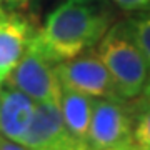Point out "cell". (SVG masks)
<instances>
[{
	"label": "cell",
	"instance_id": "cell-7",
	"mask_svg": "<svg viewBox=\"0 0 150 150\" xmlns=\"http://www.w3.org/2000/svg\"><path fill=\"white\" fill-rule=\"evenodd\" d=\"M35 32L30 20L22 13L5 12L0 17V87L22 60Z\"/></svg>",
	"mask_w": 150,
	"mask_h": 150
},
{
	"label": "cell",
	"instance_id": "cell-10",
	"mask_svg": "<svg viewBox=\"0 0 150 150\" xmlns=\"http://www.w3.org/2000/svg\"><path fill=\"white\" fill-rule=\"evenodd\" d=\"M130 103L134 113V149L150 150V95H140Z\"/></svg>",
	"mask_w": 150,
	"mask_h": 150
},
{
	"label": "cell",
	"instance_id": "cell-17",
	"mask_svg": "<svg viewBox=\"0 0 150 150\" xmlns=\"http://www.w3.org/2000/svg\"><path fill=\"white\" fill-rule=\"evenodd\" d=\"M134 150H137V149H134Z\"/></svg>",
	"mask_w": 150,
	"mask_h": 150
},
{
	"label": "cell",
	"instance_id": "cell-6",
	"mask_svg": "<svg viewBox=\"0 0 150 150\" xmlns=\"http://www.w3.org/2000/svg\"><path fill=\"white\" fill-rule=\"evenodd\" d=\"M20 144L30 150H83L65 125L60 100L35 105L32 123Z\"/></svg>",
	"mask_w": 150,
	"mask_h": 150
},
{
	"label": "cell",
	"instance_id": "cell-14",
	"mask_svg": "<svg viewBox=\"0 0 150 150\" xmlns=\"http://www.w3.org/2000/svg\"><path fill=\"white\" fill-rule=\"evenodd\" d=\"M28 0H0V4L4 7H8V8H18V7L25 5Z\"/></svg>",
	"mask_w": 150,
	"mask_h": 150
},
{
	"label": "cell",
	"instance_id": "cell-15",
	"mask_svg": "<svg viewBox=\"0 0 150 150\" xmlns=\"http://www.w3.org/2000/svg\"><path fill=\"white\" fill-rule=\"evenodd\" d=\"M142 95H150V77H149V80H147V83H145V88H144Z\"/></svg>",
	"mask_w": 150,
	"mask_h": 150
},
{
	"label": "cell",
	"instance_id": "cell-5",
	"mask_svg": "<svg viewBox=\"0 0 150 150\" xmlns=\"http://www.w3.org/2000/svg\"><path fill=\"white\" fill-rule=\"evenodd\" d=\"M55 74L64 88L97 98L118 97L107 65L103 64L98 52L93 48L74 59L59 62L55 65Z\"/></svg>",
	"mask_w": 150,
	"mask_h": 150
},
{
	"label": "cell",
	"instance_id": "cell-12",
	"mask_svg": "<svg viewBox=\"0 0 150 150\" xmlns=\"http://www.w3.org/2000/svg\"><path fill=\"white\" fill-rule=\"evenodd\" d=\"M125 12H147L150 10V0H112Z\"/></svg>",
	"mask_w": 150,
	"mask_h": 150
},
{
	"label": "cell",
	"instance_id": "cell-3",
	"mask_svg": "<svg viewBox=\"0 0 150 150\" xmlns=\"http://www.w3.org/2000/svg\"><path fill=\"white\" fill-rule=\"evenodd\" d=\"M88 150H134L130 100L95 98L88 129Z\"/></svg>",
	"mask_w": 150,
	"mask_h": 150
},
{
	"label": "cell",
	"instance_id": "cell-8",
	"mask_svg": "<svg viewBox=\"0 0 150 150\" xmlns=\"http://www.w3.org/2000/svg\"><path fill=\"white\" fill-rule=\"evenodd\" d=\"M35 112V100L13 87H0V134L20 144Z\"/></svg>",
	"mask_w": 150,
	"mask_h": 150
},
{
	"label": "cell",
	"instance_id": "cell-2",
	"mask_svg": "<svg viewBox=\"0 0 150 150\" xmlns=\"http://www.w3.org/2000/svg\"><path fill=\"white\" fill-rule=\"evenodd\" d=\"M97 52L107 65L120 98L134 100L144 93L150 65L137 47L127 22H118L108 28Z\"/></svg>",
	"mask_w": 150,
	"mask_h": 150
},
{
	"label": "cell",
	"instance_id": "cell-13",
	"mask_svg": "<svg viewBox=\"0 0 150 150\" xmlns=\"http://www.w3.org/2000/svg\"><path fill=\"white\" fill-rule=\"evenodd\" d=\"M0 150H30L28 147H25L23 144H18V142H13V140L7 139L0 134Z\"/></svg>",
	"mask_w": 150,
	"mask_h": 150
},
{
	"label": "cell",
	"instance_id": "cell-16",
	"mask_svg": "<svg viewBox=\"0 0 150 150\" xmlns=\"http://www.w3.org/2000/svg\"><path fill=\"white\" fill-rule=\"evenodd\" d=\"M5 7H4V5H2V4H0V17H2V15H4V13H5Z\"/></svg>",
	"mask_w": 150,
	"mask_h": 150
},
{
	"label": "cell",
	"instance_id": "cell-4",
	"mask_svg": "<svg viewBox=\"0 0 150 150\" xmlns=\"http://www.w3.org/2000/svg\"><path fill=\"white\" fill-rule=\"evenodd\" d=\"M55 62L42 48L37 40V32L28 43L22 60L17 64L10 77L4 85L13 87L27 93L35 102H50L60 100V85L55 74Z\"/></svg>",
	"mask_w": 150,
	"mask_h": 150
},
{
	"label": "cell",
	"instance_id": "cell-11",
	"mask_svg": "<svg viewBox=\"0 0 150 150\" xmlns=\"http://www.w3.org/2000/svg\"><path fill=\"white\" fill-rule=\"evenodd\" d=\"M127 23L137 47L140 48V52L144 54L145 60L150 65V12H142L140 15L127 20Z\"/></svg>",
	"mask_w": 150,
	"mask_h": 150
},
{
	"label": "cell",
	"instance_id": "cell-9",
	"mask_svg": "<svg viewBox=\"0 0 150 150\" xmlns=\"http://www.w3.org/2000/svg\"><path fill=\"white\" fill-rule=\"evenodd\" d=\"M93 97L80 92H74L62 87L60 92V110L70 135L77 140L83 150H88V129H90Z\"/></svg>",
	"mask_w": 150,
	"mask_h": 150
},
{
	"label": "cell",
	"instance_id": "cell-1",
	"mask_svg": "<svg viewBox=\"0 0 150 150\" xmlns=\"http://www.w3.org/2000/svg\"><path fill=\"white\" fill-rule=\"evenodd\" d=\"M113 22L105 0H65L37 30V40L55 64L74 59L98 45Z\"/></svg>",
	"mask_w": 150,
	"mask_h": 150
}]
</instances>
